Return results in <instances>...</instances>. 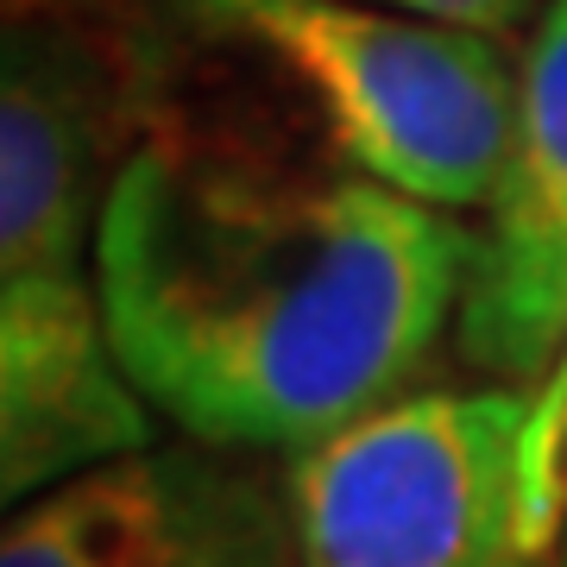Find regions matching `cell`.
<instances>
[{
    "label": "cell",
    "mask_w": 567,
    "mask_h": 567,
    "mask_svg": "<svg viewBox=\"0 0 567 567\" xmlns=\"http://www.w3.org/2000/svg\"><path fill=\"white\" fill-rule=\"evenodd\" d=\"M95 227L102 208L89 82L70 51L13 25L0 82V278L76 271Z\"/></svg>",
    "instance_id": "52a82bcc"
},
{
    "label": "cell",
    "mask_w": 567,
    "mask_h": 567,
    "mask_svg": "<svg viewBox=\"0 0 567 567\" xmlns=\"http://www.w3.org/2000/svg\"><path fill=\"white\" fill-rule=\"evenodd\" d=\"M561 567H567V529H561Z\"/></svg>",
    "instance_id": "8fae6325"
},
{
    "label": "cell",
    "mask_w": 567,
    "mask_h": 567,
    "mask_svg": "<svg viewBox=\"0 0 567 567\" xmlns=\"http://www.w3.org/2000/svg\"><path fill=\"white\" fill-rule=\"evenodd\" d=\"M0 567H303L290 480L240 447H140L25 498Z\"/></svg>",
    "instance_id": "277c9868"
},
{
    "label": "cell",
    "mask_w": 567,
    "mask_h": 567,
    "mask_svg": "<svg viewBox=\"0 0 567 567\" xmlns=\"http://www.w3.org/2000/svg\"><path fill=\"white\" fill-rule=\"evenodd\" d=\"M517 391H416L290 461L303 567H543Z\"/></svg>",
    "instance_id": "3957f363"
},
{
    "label": "cell",
    "mask_w": 567,
    "mask_h": 567,
    "mask_svg": "<svg viewBox=\"0 0 567 567\" xmlns=\"http://www.w3.org/2000/svg\"><path fill=\"white\" fill-rule=\"evenodd\" d=\"M303 82L360 177L429 208H492L517 133V63L498 32L365 0H196Z\"/></svg>",
    "instance_id": "7a4b0ae2"
},
{
    "label": "cell",
    "mask_w": 567,
    "mask_h": 567,
    "mask_svg": "<svg viewBox=\"0 0 567 567\" xmlns=\"http://www.w3.org/2000/svg\"><path fill=\"white\" fill-rule=\"evenodd\" d=\"M32 7H44V0H7V13H13V20H25Z\"/></svg>",
    "instance_id": "30bf717a"
},
{
    "label": "cell",
    "mask_w": 567,
    "mask_h": 567,
    "mask_svg": "<svg viewBox=\"0 0 567 567\" xmlns=\"http://www.w3.org/2000/svg\"><path fill=\"white\" fill-rule=\"evenodd\" d=\"M567 334V0H548L517 76V133L461 297V347L498 379H543Z\"/></svg>",
    "instance_id": "8992f818"
},
{
    "label": "cell",
    "mask_w": 567,
    "mask_h": 567,
    "mask_svg": "<svg viewBox=\"0 0 567 567\" xmlns=\"http://www.w3.org/2000/svg\"><path fill=\"white\" fill-rule=\"evenodd\" d=\"M473 252L447 208L372 177L145 145L102 196L95 290L126 379L189 442L303 454L416 379Z\"/></svg>",
    "instance_id": "6da1fadb"
},
{
    "label": "cell",
    "mask_w": 567,
    "mask_h": 567,
    "mask_svg": "<svg viewBox=\"0 0 567 567\" xmlns=\"http://www.w3.org/2000/svg\"><path fill=\"white\" fill-rule=\"evenodd\" d=\"M152 447V404L126 379L89 271L0 278V492L20 505L89 466Z\"/></svg>",
    "instance_id": "5b68a950"
},
{
    "label": "cell",
    "mask_w": 567,
    "mask_h": 567,
    "mask_svg": "<svg viewBox=\"0 0 567 567\" xmlns=\"http://www.w3.org/2000/svg\"><path fill=\"white\" fill-rule=\"evenodd\" d=\"M365 7H398V13H423V20H447V25L511 32V25L529 20L543 0H365Z\"/></svg>",
    "instance_id": "9c48e42d"
},
{
    "label": "cell",
    "mask_w": 567,
    "mask_h": 567,
    "mask_svg": "<svg viewBox=\"0 0 567 567\" xmlns=\"http://www.w3.org/2000/svg\"><path fill=\"white\" fill-rule=\"evenodd\" d=\"M567 511V334L543 372V391L524 410V517L536 548H555Z\"/></svg>",
    "instance_id": "ba28073f"
}]
</instances>
